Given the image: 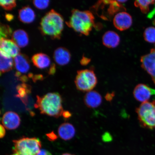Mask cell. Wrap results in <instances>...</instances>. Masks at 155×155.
Here are the masks:
<instances>
[{
  "mask_svg": "<svg viewBox=\"0 0 155 155\" xmlns=\"http://www.w3.org/2000/svg\"><path fill=\"white\" fill-rule=\"evenodd\" d=\"M36 98L35 107L41 114L56 118L62 115V99L58 93H49L43 96H37Z\"/></svg>",
  "mask_w": 155,
  "mask_h": 155,
  "instance_id": "cell-1",
  "label": "cell"
},
{
  "mask_svg": "<svg viewBox=\"0 0 155 155\" xmlns=\"http://www.w3.org/2000/svg\"><path fill=\"white\" fill-rule=\"evenodd\" d=\"M66 24L75 32L88 36L94 27V17L90 11L74 9Z\"/></svg>",
  "mask_w": 155,
  "mask_h": 155,
  "instance_id": "cell-2",
  "label": "cell"
},
{
  "mask_svg": "<svg viewBox=\"0 0 155 155\" xmlns=\"http://www.w3.org/2000/svg\"><path fill=\"white\" fill-rule=\"evenodd\" d=\"M64 28V19L54 9L46 13L40 23V29L42 34L52 39L61 38Z\"/></svg>",
  "mask_w": 155,
  "mask_h": 155,
  "instance_id": "cell-3",
  "label": "cell"
},
{
  "mask_svg": "<svg viewBox=\"0 0 155 155\" xmlns=\"http://www.w3.org/2000/svg\"><path fill=\"white\" fill-rule=\"evenodd\" d=\"M13 142V152L19 155H37L41 148V142L36 137H23Z\"/></svg>",
  "mask_w": 155,
  "mask_h": 155,
  "instance_id": "cell-4",
  "label": "cell"
},
{
  "mask_svg": "<svg viewBox=\"0 0 155 155\" xmlns=\"http://www.w3.org/2000/svg\"><path fill=\"white\" fill-rule=\"evenodd\" d=\"M139 123L145 128H155V100L142 103L136 109Z\"/></svg>",
  "mask_w": 155,
  "mask_h": 155,
  "instance_id": "cell-5",
  "label": "cell"
},
{
  "mask_svg": "<svg viewBox=\"0 0 155 155\" xmlns=\"http://www.w3.org/2000/svg\"><path fill=\"white\" fill-rule=\"evenodd\" d=\"M75 83L78 90L82 92H88L96 87L97 83V79L93 70H82L77 71Z\"/></svg>",
  "mask_w": 155,
  "mask_h": 155,
  "instance_id": "cell-6",
  "label": "cell"
},
{
  "mask_svg": "<svg viewBox=\"0 0 155 155\" xmlns=\"http://www.w3.org/2000/svg\"><path fill=\"white\" fill-rule=\"evenodd\" d=\"M92 8L99 16L106 9L105 20H108L115 14L126 10L122 4L118 1H99Z\"/></svg>",
  "mask_w": 155,
  "mask_h": 155,
  "instance_id": "cell-7",
  "label": "cell"
},
{
  "mask_svg": "<svg viewBox=\"0 0 155 155\" xmlns=\"http://www.w3.org/2000/svg\"><path fill=\"white\" fill-rule=\"evenodd\" d=\"M133 95L137 101L143 103L147 102L151 97L155 96V89L144 84H139L135 87Z\"/></svg>",
  "mask_w": 155,
  "mask_h": 155,
  "instance_id": "cell-8",
  "label": "cell"
},
{
  "mask_svg": "<svg viewBox=\"0 0 155 155\" xmlns=\"http://www.w3.org/2000/svg\"><path fill=\"white\" fill-rule=\"evenodd\" d=\"M141 67L150 74L155 84V49L141 58Z\"/></svg>",
  "mask_w": 155,
  "mask_h": 155,
  "instance_id": "cell-9",
  "label": "cell"
},
{
  "mask_svg": "<svg viewBox=\"0 0 155 155\" xmlns=\"http://www.w3.org/2000/svg\"><path fill=\"white\" fill-rule=\"evenodd\" d=\"M133 23L131 15L125 11H122L115 15L113 19L114 26L117 30L125 31L130 28Z\"/></svg>",
  "mask_w": 155,
  "mask_h": 155,
  "instance_id": "cell-10",
  "label": "cell"
},
{
  "mask_svg": "<svg viewBox=\"0 0 155 155\" xmlns=\"http://www.w3.org/2000/svg\"><path fill=\"white\" fill-rule=\"evenodd\" d=\"M21 119L18 114L13 111H8L4 114L2 123L6 129L8 130L16 129L20 124Z\"/></svg>",
  "mask_w": 155,
  "mask_h": 155,
  "instance_id": "cell-11",
  "label": "cell"
},
{
  "mask_svg": "<svg viewBox=\"0 0 155 155\" xmlns=\"http://www.w3.org/2000/svg\"><path fill=\"white\" fill-rule=\"evenodd\" d=\"M1 50L12 58L18 55L20 49L17 45L12 40L8 38H1Z\"/></svg>",
  "mask_w": 155,
  "mask_h": 155,
  "instance_id": "cell-12",
  "label": "cell"
},
{
  "mask_svg": "<svg viewBox=\"0 0 155 155\" xmlns=\"http://www.w3.org/2000/svg\"><path fill=\"white\" fill-rule=\"evenodd\" d=\"M14 65L15 69L21 74L28 72L30 68L28 58L25 54L19 53L14 58Z\"/></svg>",
  "mask_w": 155,
  "mask_h": 155,
  "instance_id": "cell-13",
  "label": "cell"
},
{
  "mask_svg": "<svg viewBox=\"0 0 155 155\" xmlns=\"http://www.w3.org/2000/svg\"><path fill=\"white\" fill-rule=\"evenodd\" d=\"M54 61L58 65L61 66L67 65L69 62L71 54L69 50L63 47H59L54 52Z\"/></svg>",
  "mask_w": 155,
  "mask_h": 155,
  "instance_id": "cell-14",
  "label": "cell"
},
{
  "mask_svg": "<svg viewBox=\"0 0 155 155\" xmlns=\"http://www.w3.org/2000/svg\"><path fill=\"white\" fill-rule=\"evenodd\" d=\"M85 104L90 108H95L99 106L102 102V97L95 91L87 92L84 97Z\"/></svg>",
  "mask_w": 155,
  "mask_h": 155,
  "instance_id": "cell-15",
  "label": "cell"
},
{
  "mask_svg": "<svg viewBox=\"0 0 155 155\" xmlns=\"http://www.w3.org/2000/svg\"><path fill=\"white\" fill-rule=\"evenodd\" d=\"M58 134L59 137L63 140H68L74 137L75 130L71 124L64 123L61 124L58 128Z\"/></svg>",
  "mask_w": 155,
  "mask_h": 155,
  "instance_id": "cell-16",
  "label": "cell"
},
{
  "mask_svg": "<svg viewBox=\"0 0 155 155\" xmlns=\"http://www.w3.org/2000/svg\"><path fill=\"white\" fill-rule=\"evenodd\" d=\"M104 45L109 48H115L119 45L120 42V36L113 31H108L102 37Z\"/></svg>",
  "mask_w": 155,
  "mask_h": 155,
  "instance_id": "cell-17",
  "label": "cell"
},
{
  "mask_svg": "<svg viewBox=\"0 0 155 155\" xmlns=\"http://www.w3.org/2000/svg\"><path fill=\"white\" fill-rule=\"evenodd\" d=\"M12 38L19 47L24 48L28 44V35L22 29H18L15 31L12 36Z\"/></svg>",
  "mask_w": 155,
  "mask_h": 155,
  "instance_id": "cell-18",
  "label": "cell"
},
{
  "mask_svg": "<svg viewBox=\"0 0 155 155\" xmlns=\"http://www.w3.org/2000/svg\"><path fill=\"white\" fill-rule=\"evenodd\" d=\"M36 15L34 11L29 6H26L19 10L18 18L21 22L30 24L34 21Z\"/></svg>",
  "mask_w": 155,
  "mask_h": 155,
  "instance_id": "cell-19",
  "label": "cell"
},
{
  "mask_svg": "<svg viewBox=\"0 0 155 155\" xmlns=\"http://www.w3.org/2000/svg\"><path fill=\"white\" fill-rule=\"evenodd\" d=\"M32 61L35 66L39 69H45L49 67L51 61L49 57L46 54L39 53L32 56Z\"/></svg>",
  "mask_w": 155,
  "mask_h": 155,
  "instance_id": "cell-20",
  "label": "cell"
},
{
  "mask_svg": "<svg viewBox=\"0 0 155 155\" xmlns=\"http://www.w3.org/2000/svg\"><path fill=\"white\" fill-rule=\"evenodd\" d=\"M0 71L1 73H5L11 71L14 65V61L12 57L7 55L1 50L0 52Z\"/></svg>",
  "mask_w": 155,
  "mask_h": 155,
  "instance_id": "cell-21",
  "label": "cell"
},
{
  "mask_svg": "<svg viewBox=\"0 0 155 155\" xmlns=\"http://www.w3.org/2000/svg\"><path fill=\"white\" fill-rule=\"evenodd\" d=\"M155 5V1H136L134 2L135 6L139 8L144 14H148L147 17L150 18L155 15L151 10L152 6Z\"/></svg>",
  "mask_w": 155,
  "mask_h": 155,
  "instance_id": "cell-22",
  "label": "cell"
},
{
  "mask_svg": "<svg viewBox=\"0 0 155 155\" xmlns=\"http://www.w3.org/2000/svg\"><path fill=\"white\" fill-rule=\"evenodd\" d=\"M31 86L26 83L19 84L17 87L18 94L16 95V97L20 98L24 104H26L28 101V96L31 93Z\"/></svg>",
  "mask_w": 155,
  "mask_h": 155,
  "instance_id": "cell-23",
  "label": "cell"
},
{
  "mask_svg": "<svg viewBox=\"0 0 155 155\" xmlns=\"http://www.w3.org/2000/svg\"><path fill=\"white\" fill-rule=\"evenodd\" d=\"M144 38L146 41L150 43H155V28L150 27L144 31Z\"/></svg>",
  "mask_w": 155,
  "mask_h": 155,
  "instance_id": "cell-24",
  "label": "cell"
},
{
  "mask_svg": "<svg viewBox=\"0 0 155 155\" xmlns=\"http://www.w3.org/2000/svg\"><path fill=\"white\" fill-rule=\"evenodd\" d=\"M0 33L1 38H7L11 36L12 30L8 25L1 24Z\"/></svg>",
  "mask_w": 155,
  "mask_h": 155,
  "instance_id": "cell-25",
  "label": "cell"
},
{
  "mask_svg": "<svg viewBox=\"0 0 155 155\" xmlns=\"http://www.w3.org/2000/svg\"><path fill=\"white\" fill-rule=\"evenodd\" d=\"M0 5L6 10L10 11L16 6V2L15 0H1L0 1Z\"/></svg>",
  "mask_w": 155,
  "mask_h": 155,
  "instance_id": "cell-26",
  "label": "cell"
},
{
  "mask_svg": "<svg viewBox=\"0 0 155 155\" xmlns=\"http://www.w3.org/2000/svg\"><path fill=\"white\" fill-rule=\"evenodd\" d=\"M49 2L50 1L48 0H45V1L36 0V1H33V3L36 8L40 9H44L48 7Z\"/></svg>",
  "mask_w": 155,
  "mask_h": 155,
  "instance_id": "cell-27",
  "label": "cell"
},
{
  "mask_svg": "<svg viewBox=\"0 0 155 155\" xmlns=\"http://www.w3.org/2000/svg\"><path fill=\"white\" fill-rule=\"evenodd\" d=\"M91 61V59L90 58L83 56L82 59H81L80 61L81 64L85 66L88 65Z\"/></svg>",
  "mask_w": 155,
  "mask_h": 155,
  "instance_id": "cell-28",
  "label": "cell"
},
{
  "mask_svg": "<svg viewBox=\"0 0 155 155\" xmlns=\"http://www.w3.org/2000/svg\"><path fill=\"white\" fill-rule=\"evenodd\" d=\"M48 139L51 141L55 140L57 138V135H56L54 132H51L48 133L46 135Z\"/></svg>",
  "mask_w": 155,
  "mask_h": 155,
  "instance_id": "cell-29",
  "label": "cell"
},
{
  "mask_svg": "<svg viewBox=\"0 0 155 155\" xmlns=\"http://www.w3.org/2000/svg\"><path fill=\"white\" fill-rule=\"evenodd\" d=\"M37 155H52L47 150H40Z\"/></svg>",
  "mask_w": 155,
  "mask_h": 155,
  "instance_id": "cell-30",
  "label": "cell"
},
{
  "mask_svg": "<svg viewBox=\"0 0 155 155\" xmlns=\"http://www.w3.org/2000/svg\"><path fill=\"white\" fill-rule=\"evenodd\" d=\"M6 134V131L5 127L3 125H1V134H0V137L1 138H3L5 136Z\"/></svg>",
  "mask_w": 155,
  "mask_h": 155,
  "instance_id": "cell-31",
  "label": "cell"
},
{
  "mask_svg": "<svg viewBox=\"0 0 155 155\" xmlns=\"http://www.w3.org/2000/svg\"><path fill=\"white\" fill-rule=\"evenodd\" d=\"M62 115L64 118L66 119H68L71 116V114L69 111H64L62 114Z\"/></svg>",
  "mask_w": 155,
  "mask_h": 155,
  "instance_id": "cell-32",
  "label": "cell"
},
{
  "mask_svg": "<svg viewBox=\"0 0 155 155\" xmlns=\"http://www.w3.org/2000/svg\"><path fill=\"white\" fill-rule=\"evenodd\" d=\"M56 68L55 65L53 64L51 66V67L50 68L49 74H54L55 72Z\"/></svg>",
  "mask_w": 155,
  "mask_h": 155,
  "instance_id": "cell-33",
  "label": "cell"
},
{
  "mask_svg": "<svg viewBox=\"0 0 155 155\" xmlns=\"http://www.w3.org/2000/svg\"><path fill=\"white\" fill-rule=\"evenodd\" d=\"M33 80L35 82L36 81L38 80H41L43 79V76L41 75H36L35 76H33L32 77Z\"/></svg>",
  "mask_w": 155,
  "mask_h": 155,
  "instance_id": "cell-34",
  "label": "cell"
},
{
  "mask_svg": "<svg viewBox=\"0 0 155 155\" xmlns=\"http://www.w3.org/2000/svg\"><path fill=\"white\" fill-rule=\"evenodd\" d=\"M5 18L8 21H10L12 20L13 18V16L11 14H6L5 15Z\"/></svg>",
  "mask_w": 155,
  "mask_h": 155,
  "instance_id": "cell-35",
  "label": "cell"
},
{
  "mask_svg": "<svg viewBox=\"0 0 155 155\" xmlns=\"http://www.w3.org/2000/svg\"><path fill=\"white\" fill-rule=\"evenodd\" d=\"M113 96L114 95H112V94H107L106 98V99L108 101H110L112 100V97H113Z\"/></svg>",
  "mask_w": 155,
  "mask_h": 155,
  "instance_id": "cell-36",
  "label": "cell"
},
{
  "mask_svg": "<svg viewBox=\"0 0 155 155\" xmlns=\"http://www.w3.org/2000/svg\"><path fill=\"white\" fill-rule=\"evenodd\" d=\"M62 155H73V154H69V153H64V154H63Z\"/></svg>",
  "mask_w": 155,
  "mask_h": 155,
  "instance_id": "cell-37",
  "label": "cell"
},
{
  "mask_svg": "<svg viewBox=\"0 0 155 155\" xmlns=\"http://www.w3.org/2000/svg\"><path fill=\"white\" fill-rule=\"evenodd\" d=\"M11 155H18V154H17L16 153H14L13 154H12Z\"/></svg>",
  "mask_w": 155,
  "mask_h": 155,
  "instance_id": "cell-38",
  "label": "cell"
}]
</instances>
